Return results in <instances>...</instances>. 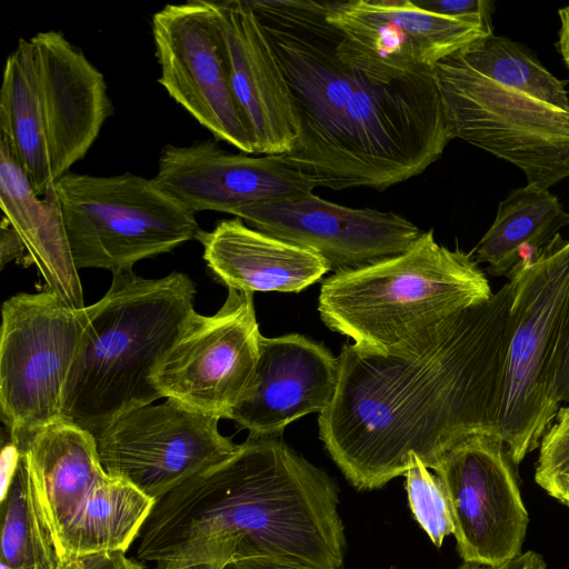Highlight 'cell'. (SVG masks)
<instances>
[{
    "mask_svg": "<svg viewBox=\"0 0 569 569\" xmlns=\"http://www.w3.org/2000/svg\"><path fill=\"white\" fill-rule=\"evenodd\" d=\"M513 289L459 311L386 353L346 343L319 437L358 490L405 475L411 458L435 469L458 443L498 435Z\"/></svg>",
    "mask_w": 569,
    "mask_h": 569,
    "instance_id": "6da1fadb",
    "label": "cell"
},
{
    "mask_svg": "<svg viewBox=\"0 0 569 569\" xmlns=\"http://www.w3.org/2000/svg\"><path fill=\"white\" fill-rule=\"evenodd\" d=\"M289 86L298 127L284 156L318 187L385 190L422 173L451 141L433 70L366 68L326 1L250 0Z\"/></svg>",
    "mask_w": 569,
    "mask_h": 569,
    "instance_id": "7a4b0ae2",
    "label": "cell"
},
{
    "mask_svg": "<svg viewBox=\"0 0 569 569\" xmlns=\"http://www.w3.org/2000/svg\"><path fill=\"white\" fill-rule=\"evenodd\" d=\"M196 283L183 272L147 279L112 273L106 295L87 307L61 419L96 435L119 416L162 398L153 378L194 311Z\"/></svg>",
    "mask_w": 569,
    "mask_h": 569,
    "instance_id": "3957f363",
    "label": "cell"
},
{
    "mask_svg": "<svg viewBox=\"0 0 569 569\" xmlns=\"http://www.w3.org/2000/svg\"><path fill=\"white\" fill-rule=\"evenodd\" d=\"M111 113L103 74L62 32L21 38L7 57L0 139L38 196L84 158Z\"/></svg>",
    "mask_w": 569,
    "mask_h": 569,
    "instance_id": "277c9868",
    "label": "cell"
},
{
    "mask_svg": "<svg viewBox=\"0 0 569 569\" xmlns=\"http://www.w3.org/2000/svg\"><path fill=\"white\" fill-rule=\"evenodd\" d=\"M492 295L472 254L439 244L429 230L400 254L335 271L321 284L318 311L358 348L386 353Z\"/></svg>",
    "mask_w": 569,
    "mask_h": 569,
    "instance_id": "5b68a950",
    "label": "cell"
},
{
    "mask_svg": "<svg viewBox=\"0 0 569 569\" xmlns=\"http://www.w3.org/2000/svg\"><path fill=\"white\" fill-rule=\"evenodd\" d=\"M17 448L62 560L126 552L139 537L154 500L106 473L91 432L60 419Z\"/></svg>",
    "mask_w": 569,
    "mask_h": 569,
    "instance_id": "8992f818",
    "label": "cell"
},
{
    "mask_svg": "<svg viewBox=\"0 0 569 569\" xmlns=\"http://www.w3.org/2000/svg\"><path fill=\"white\" fill-rule=\"evenodd\" d=\"M513 296L498 435L513 465L539 448L562 406L557 349L569 298V239L558 233L508 276Z\"/></svg>",
    "mask_w": 569,
    "mask_h": 569,
    "instance_id": "52a82bcc",
    "label": "cell"
},
{
    "mask_svg": "<svg viewBox=\"0 0 569 569\" xmlns=\"http://www.w3.org/2000/svg\"><path fill=\"white\" fill-rule=\"evenodd\" d=\"M47 191L59 209L78 270L132 269L142 259L197 240L201 231L196 213L153 178L68 172Z\"/></svg>",
    "mask_w": 569,
    "mask_h": 569,
    "instance_id": "ba28073f",
    "label": "cell"
},
{
    "mask_svg": "<svg viewBox=\"0 0 569 569\" xmlns=\"http://www.w3.org/2000/svg\"><path fill=\"white\" fill-rule=\"evenodd\" d=\"M448 133L512 163L543 189L569 178V112L503 87L458 52L433 68Z\"/></svg>",
    "mask_w": 569,
    "mask_h": 569,
    "instance_id": "9c48e42d",
    "label": "cell"
},
{
    "mask_svg": "<svg viewBox=\"0 0 569 569\" xmlns=\"http://www.w3.org/2000/svg\"><path fill=\"white\" fill-rule=\"evenodd\" d=\"M0 408L11 442L23 445L61 419L63 393L87 307H69L54 292H21L2 305Z\"/></svg>",
    "mask_w": 569,
    "mask_h": 569,
    "instance_id": "30bf717a",
    "label": "cell"
},
{
    "mask_svg": "<svg viewBox=\"0 0 569 569\" xmlns=\"http://www.w3.org/2000/svg\"><path fill=\"white\" fill-rule=\"evenodd\" d=\"M261 336L253 293L228 289L214 315H190L158 367L154 385L162 398L229 419L252 381Z\"/></svg>",
    "mask_w": 569,
    "mask_h": 569,
    "instance_id": "8fae6325",
    "label": "cell"
},
{
    "mask_svg": "<svg viewBox=\"0 0 569 569\" xmlns=\"http://www.w3.org/2000/svg\"><path fill=\"white\" fill-rule=\"evenodd\" d=\"M218 421L166 399L119 416L93 436L106 473L157 500L237 451Z\"/></svg>",
    "mask_w": 569,
    "mask_h": 569,
    "instance_id": "7c38bea8",
    "label": "cell"
},
{
    "mask_svg": "<svg viewBox=\"0 0 569 569\" xmlns=\"http://www.w3.org/2000/svg\"><path fill=\"white\" fill-rule=\"evenodd\" d=\"M159 83L216 139L253 153L234 97L214 1L167 4L151 20Z\"/></svg>",
    "mask_w": 569,
    "mask_h": 569,
    "instance_id": "4fadbf2b",
    "label": "cell"
},
{
    "mask_svg": "<svg viewBox=\"0 0 569 569\" xmlns=\"http://www.w3.org/2000/svg\"><path fill=\"white\" fill-rule=\"evenodd\" d=\"M511 463L502 439L489 433L458 443L433 469L466 563L496 567L521 553L529 517Z\"/></svg>",
    "mask_w": 569,
    "mask_h": 569,
    "instance_id": "5bb4252c",
    "label": "cell"
},
{
    "mask_svg": "<svg viewBox=\"0 0 569 569\" xmlns=\"http://www.w3.org/2000/svg\"><path fill=\"white\" fill-rule=\"evenodd\" d=\"M326 18L363 66L388 78L432 71L442 59L492 33V26L436 14L412 0L326 1Z\"/></svg>",
    "mask_w": 569,
    "mask_h": 569,
    "instance_id": "9a60e30c",
    "label": "cell"
},
{
    "mask_svg": "<svg viewBox=\"0 0 569 569\" xmlns=\"http://www.w3.org/2000/svg\"><path fill=\"white\" fill-rule=\"evenodd\" d=\"M231 214L261 232L321 256L335 271L400 254L422 233L392 211L350 208L315 193L241 207Z\"/></svg>",
    "mask_w": 569,
    "mask_h": 569,
    "instance_id": "2e32d148",
    "label": "cell"
},
{
    "mask_svg": "<svg viewBox=\"0 0 569 569\" xmlns=\"http://www.w3.org/2000/svg\"><path fill=\"white\" fill-rule=\"evenodd\" d=\"M157 184L194 213L236 209L313 193L317 182L284 154L231 153L213 140L167 144L159 157Z\"/></svg>",
    "mask_w": 569,
    "mask_h": 569,
    "instance_id": "e0dca14e",
    "label": "cell"
},
{
    "mask_svg": "<svg viewBox=\"0 0 569 569\" xmlns=\"http://www.w3.org/2000/svg\"><path fill=\"white\" fill-rule=\"evenodd\" d=\"M339 360L322 343L299 333L261 336L250 387L230 418L250 437H281L284 428L331 403Z\"/></svg>",
    "mask_w": 569,
    "mask_h": 569,
    "instance_id": "ac0fdd59",
    "label": "cell"
},
{
    "mask_svg": "<svg viewBox=\"0 0 569 569\" xmlns=\"http://www.w3.org/2000/svg\"><path fill=\"white\" fill-rule=\"evenodd\" d=\"M230 81L253 154H284L298 136L289 86L250 0L214 1Z\"/></svg>",
    "mask_w": 569,
    "mask_h": 569,
    "instance_id": "d6986e66",
    "label": "cell"
},
{
    "mask_svg": "<svg viewBox=\"0 0 569 569\" xmlns=\"http://www.w3.org/2000/svg\"><path fill=\"white\" fill-rule=\"evenodd\" d=\"M197 240L203 260L228 289L244 292H300L331 270L321 256L247 226L224 219Z\"/></svg>",
    "mask_w": 569,
    "mask_h": 569,
    "instance_id": "ffe728a7",
    "label": "cell"
},
{
    "mask_svg": "<svg viewBox=\"0 0 569 569\" xmlns=\"http://www.w3.org/2000/svg\"><path fill=\"white\" fill-rule=\"evenodd\" d=\"M0 206L3 219L43 277L47 289L69 307L80 309L82 286L59 209L50 192L36 193L8 144L0 139Z\"/></svg>",
    "mask_w": 569,
    "mask_h": 569,
    "instance_id": "44dd1931",
    "label": "cell"
},
{
    "mask_svg": "<svg viewBox=\"0 0 569 569\" xmlns=\"http://www.w3.org/2000/svg\"><path fill=\"white\" fill-rule=\"evenodd\" d=\"M569 224L566 211L549 189L526 184L499 202L496 218L476 247V260L495 277H508L523 260L535 258Z\"/></svg>",
    "mask_w": 569,
    "mask_h": 569,
    "instance_id": "7402d4cb",
    "label": "cell"
},
{
    "mask_svg": "<svg viewBox=\"0 0 569 569\" xmlns=\"http://www.w3.org/2000/svg\"><path fill=\"white\" fill-rule=\"evenodd\" d=\"M2 463L1 569H60L62 559L26 457L10 442Z\"/></svg>",
    "mask_w": 569,
    "mask_h": 569,
    "instance_id": "603a6c76",
    "label": "cell"
},
{
    "mask_svg": "<svg viewBox=\"0 0 569 569\" xmlns=\"http://www.w3.org/2000/svg\"><path fill=\"white\" fill-rule=\"evenodd\" d=\"M458 53L469 66L495 82L569 112L566 83L519 43L491 33Z\"/></svg>",
    "mask_w": 569,
    "mask_h": 569,
    "instance_id": "cb8c5ba5",
    "label": "cell"
},
{
    "mask_svg": "<svg viewBox=\"0 0 569 569\" xmlns=\"http://www.w3.org/2000/svg\"><path fill=\"white\" fill-rule=\"evenodd\" d=\"M405 476L411 512L431 542L440 548L445 538L455 531L445 486L417 457L411 458Z\"/></svg>",
    "mask_w": 569,
    "mask_h": 569,
    "instance_id": "d4e9b609",
    "label": "cell"
},
{
    "mask_svg": "<svg viewBox=\"0 0 569 569\" xmlns=\"http://www.w3.org/2000/svg\"><path fill=\"white\" fill-rule=\"evenodd\" d=\"M567 478H569V405H563L539 445L535 480L547 490Z\"/></svg>",
    "mask_w": 569,
    "mask_h": 569,
    "instance_id": "484cf974",
    "label": "cell"
},
{
    "mask_svg": "<svg viewBox=\"0 0 569 569\" xmlns=\"http://www.w3.org/2000/svg\"><path fill=\"white\" fill-rule=\"evenodd\" d=\"M412 2L429 12L467 20H477L491 24L495 9L490 0H412Z\"/></svg>",
    "mask_w": 569,
    "mask_h": 569,
    "instance_id": "4316f807",
    "label": "cell"
},
{
    "mask_svg": "<svg viewBox=\"0 0 569 569\" xmlns=\"http://www.w3.org/2000/svg\"><path fill=\"white\" fill-rule=\"evenodd\" d=\"M60 569H144L123 551H104L62 560Z\"/></svg>",
    "mask_w": 569,
    "mask_h": 569,
    "instance_id": "83f0119b",
    "label": "cell"
},
{
    "mask_svg": "<svg viewBox=\"0 0 569 569\" xmlns=\"http://www.w3.org/2000/svg\"><path fill=\"white\" fill-rule=\"evenodd\" d=\"M555 388L559 402L569 405V298L557 349Z\"/></svg>",
    "mask_w": 569,
    "mask_h": 569,
    "instance_id": "f1b7e54d",
    "label": "cell"
},
{
    "mask_svg": "<svg viewBox=\"0 0 569 569\" xmlns=\"http://www.w3.org/2000/svg\"><path fill=\"white\" fill-rule=\"evenodd\" d=\"M459 569H546L542 557L533 551L521 552L518 557L500 566L466 563Z\"/></svg>",
    "mask_w": 569,
    "mask_h": 569,
    "instance_id": "f546056e",
    "label": "cell"
},
{
    "mask_svg": "<svg viewBox=\"0 0 569 569\" xmlns=\"http://www.w3.org/2000/svg\"><path fill=\"white\" fill-rule=\"evenodd\" d=\"M24 246L22 241L20 240L17 232L9 227L4 221L1 223V240H0V262L1 268L4 267V264L19 256L23 252Z\"/></svg>",
    "mask_w": 569,
    "mask_h": 569,
    "instance_id": "4dcf8cb0",
    "label": "cell"
},
{
    "mask_svg": "<svg viewBox=\"0 0 569 569\" xmlns=\"http://www.w3.org/2000/svg\"><path fill=\"white\" fill-rule=\"evenodd\" d=\"M236 560L238 561L240 569H310L262 557Z\"/></svg>",
    "mask_w": 569,
    "mask_h": 569,
    "instance_id": "1f68e13d",
    "label": "cell"
},
{
    "mask_svg": "<svg viewBox=\"0 0 569 569\" xmlns=\"http://www.w3.org/2000/svg\"><path fill=\"white\" fill-rule=\"evenodd\" d=\"M546 491L551 497L569 507V478L552 485Z\"/></svg>",
    "mask_w": 569,
    "mask_h": 569,
    "instance_id": "d6a6232c",
    "label": "cell"
},
{
    "mask_svg": "<svg viewBox=\"0 0 569 569\" xmlns=\"http://www.w3.org/2000/svg\"><path fill=\"white\" fill-rule=\"evenodd\" d=\"M224 562H188L167 566L162 569H220Z\"/></svg>",
    "mask_w": 569,
    "mask_h": 569,
    "instance_id": "836d02e7",
    "label": "cell"
},
{
    "mask_svg": "<svg viewBox=\"0 0 569 569\" xmlns=\"http://www.w3.org/2000/svg\"><path fill=\"white\" fill-rule=\"evenodd\" d=\"M220 569H240V567L236 559H230L229 561L224 562Z\"/></svg>",
    "mask_w": 569,
    "mask_h": 569,
    "instance_id": "e575fe53",
    "label": "cell"
}]
</instances>
